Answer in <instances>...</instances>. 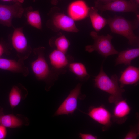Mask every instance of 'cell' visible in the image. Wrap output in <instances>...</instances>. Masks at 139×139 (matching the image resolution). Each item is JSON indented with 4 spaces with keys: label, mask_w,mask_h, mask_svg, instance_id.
Wrapping results in <instances>:
<instances>
[{
    "label": "cell",
    "mask_w": 139,
    "mask_h": 139,
    "mask_svg": "<svg viewBox=\"0 0 139 139\" xmlns=\"http://www.w3.org/2000/svg\"><path fill=\"white\" fill-rule=\"evenodd\" d=\"M94 80L96 87L110 95L108 99L110 103L115 104L123 99L122 95L125 90L119 85L117 76L115 74L109 77L105 72L102 65Z\"/></svg>",
    "instance_id": "1"
},
{
    "label": "cell",
    "mask_w": 139,
    "mask_h": 139,
    "mask_svg": "<svg viewBox=\"0 0 139 139\" xmlns=\"http://www.w3.org/2000/svg\"><path fill=\"white\" fill-rule=\"evenodd\" d=\"M107 20V24L112 32L125 37L128 40L130 45L139 46V37L135 34L133 31L136 27L131 22L118 16H115Z\"/></svg>",
    "instance_id": "2"
},
{
    "label": "cell",
    "mask_w": 139,
    "mask_h": 139,
    "mask_svg": "<svg viewBox=\"0 0 139 139\" xmlns=\"http://www.w3.org/2000/svg\"><path fill=\"white\" fill-rule=\"evenodd\" d=\"M49 19L47 26L53 31L60 30L67 32H77L79 31L75 21L68 15L60 12L58 8H53L48 13Z\"/></svg>",
    "instance_id": "3"
},
{
    "label": "cell",
    "mask_w": 139,
    "mask_h": 139,
    "mask_svg": "<svg viewBox=\"0 0 139 139\" xmlns=\"http://www.w3.org/2000/svg\"><path fill=\"white\" fill-rule=\"evenodd\" d=\"M90 35L94 42L93 45L85 47L86 51L90 53L96 51L105 57L119 53L112 44L111 40L113 38L112 36L109 34L106 36L99 35L93 31L90 32Z\"/></svg>",
    "instance_id": "4"
},
{
    "label": "cell",
    "mask_w": 139,
    "mask_h": 139,
    "mask_svg": "<svg viewBox=\"0 0 139 139\" xmlns=\"http://www.w3.org/2000/svg\"><path fill=\"white\" fill-rule=\"evenodd\" d=\"M95 7L102 12L108 10L116 12H132L138 16V4L135 0H115L106 3L97 0L95 3Z\"/></svg>",
    "instance_id": "5"
},
{
    "label": "cell",
    "mask_w": 139,
    "mask_h": 139,
    "mask_svg": "<svg viewBox=\"0 0 139 139\" xmlns=\"http://www.w3.org/2000/svg\"><path fill=\"white\" fill-rule=\"evenodd\" d=\"M12 45L16 51L19 59L24 60L27 59L32 51L28 45L23 31V27L14 28L11 37Z\"/></svg>",
    "instance_id": "6"
},
{
    "label": "cell",
    "mask_w": 139,
    "mask_h": 139,
    "mask_svg": "<svg viewBox=\"0 0 139 139\" xmlns=\"http://www.w3.org/2000/svg\"><path fill=\"white\" fill-rule=\"evenodd\" d=\"M45 49V48L43 47L34 49L33 52L37 57L31 64L32 69L36 77L39 80L46 79L50 73L49 66L44 57Z\"/></svg>",
    "instance_id": "7"
},
{
    "label": "cell",
    "mask_w": 139,
    "mask_h": 139,
    "mask_svg": "<svg viewBox=\"0 0 139 139\" xmlns=\"http://www.w3.org/2000/svg\"><path fill=\"white\" fill-rule=\"evenodd\" d=\"M24 11V8L20 3L11 5L0 4V23L5 26H13V19L21 18Z\"/></svg>",
    "instance_id": "8"
},
{
    "label": "cell",
    "mask_w": 139,
    "mask_h": 139,
    "mask_svg": "<svg viewBox=\"0 0 139 139\" xmlns=\"http://www.w3.org/2000/svg\"><path fill=\"white\" fill-rule=\"evenodd\" d=\"M81 85L78 84L60 105L54 115L58 116L73 114L77 109L78 100L81 93Z\"/></svg>",
    "instance_id": "9"
},
{
    "label": "cell",
    "mask_w": 139,
    "mask_h": 139,
    "mask_svg": "<svg viewBox=\"0 0 139 139\" xmlns=\"http://www.w3.org/2000/svg\"><path fill=\"white\" fill-rule=\"evenodd\" d=\"M86 114L94 120L105 128L109 127L111 124L112 115L103 105L90 107Z\"/></svg>",
    "instance_id": "10"
},
{
    "label": "cell",
    "mask_w": 139,
    "mask_h": 139,
    "mask_svg": "<svg viewBox=\"0 0 139 139\" xmlns=\"http://www.w3.org/2000/svg\"><path fill=\"white\" fill-rule=\"evenodd\" d=\"M90 8L83 0H76L71 3L67 8L68 16L74 21L89 16Z\"/></svg>",
    "instance_id": "11"
},
{
    "label": "cell",
    "mask_w": 139,
    "mask_h": 139,
    "mask_svg": "<svg viewBox=\"0 0 139 139\" xmlns=\"http://www.w3.org/2000/svg\"><path fill=\"white\" fill-rule=\"evenodd\" d=\"M112 115V119L116 123L122 124L127 119L131 108L125 99H121L115 103Z\"/></svg>",
    "instance_id": "12"
},
{
    "label": "cell",
    "mask_w": 139,
    "mask_h": 139,
    "mask_svg": "<svg viewBox=\"0 0 139 139\" xmlns=\"http://www.w3.org/2000/svg\"><path fill=\"white\" fill-rule=\"evenodd\" d=\"M23 61L19 59L17 61L0 57V69L20 73L26 76L29 71L28 68L24 65Z\"/></svg>",
    "instance_id": "13"
},
{
    "label": "cell",
    "mask_w": 139,
    "mask_h": 139,
    "mask_svg": "<svg viewBox=\"0 0 139 139\" xmlns=\"http://www.w3.org/2000/svg\"><path fill=\"white\" fill-rule=\"evenodd\" d=\"M29 124L28 119L23 115L4 114L0 115V124L6 128H16Z\"/></svg>",
    "instance_id": "14"
},
{
    "label": "cell",
    "mask_w": 139,
    "mask_h": 139,
    "mask_svg": "<svg viewBox=\"0 0 139 139\" xmlns=\"http://www.w3.org/2000/svg\"><path fill=\"white\" fill-rule=\"evenodd\" d=\"M139 80V68L129 66L123 72L118 81L122 88L126 85L135 84Z\"/></svg>",
    "instance_id": "15"
},
{
    "label": "cell",
    "mask_w": 139,
    "mask_h": 139,
    "mask_svg": "<svg viewBox=\"0 0 139 139\" xmlns=\"http://www.w3.org/2000/svg\"><path fill=\"white\" fill-rule=\"evenodd\" d=\"M27 94V89L22 85L19 84L12 87L8 96L11 107L13 109L18 106L22 100L26 98Z\"/></svg>",
    "instance_id": "16"
},
{
    "label": "cell",
    "mask_w": 139,
    "mask_h": 139,
    "mask_svg": "<svg viewBox=\"0 0 139 139\" xmlns=\"http://www.w3.org/2000/svg\"><path fill=\"white\" fill-rule=\"evenodd\" d=\"M118 54L115 65L123 64L126 65H129L132 60L139 56V48H137L127 49L121 51Z\"/></svg>",
    "instance_id": "17"
},
{
    "label": "cell",
    "mask_w": 139,
    "mask_h": 139,
    "mask_svg": "<svg viewBox=\"0 0 139 139\" xmlns=\"http://www.w3.org/2000/svg\"><path fill=\"white\" fill-rule=\"evenodd\" d=\"M23 14L28 24L37 29H42L41 19L38 10H33L31 7H27L24 8Z\"/></svg>",
    "instance_id": "18"
},
{
    "label": "cell",
    "mask_w": 139,
    "mask_h": 139,
    "mask_svg": "<svg viewBox=\"0 0 139 139\" xmlns=\"http://www.w3.org/2000/svg\"><path fill=\"white\" fill-rule=\"evenodd\" d=\"M49 58L52 65L57 70L62 69L68 64V60L65 53L57 49L54 50L50 53Z\"/></svg>",
    "instance_id": "19"
},
{
    "label": "cell",
    "mask_w": 139,
    "mask_h": 139,
    "mask_svg": "<svg viewBox=\"0 0 139 139\" xmlns=\"http://www.w3.org/2000/svg\"><path fill=\"white\" fill-rule=\"evenodd\" d=\"M98 9L95 7L90 8L89 16L92 27L96 31L101 30L107 24V19L98 13Z\"/></svg>",
    "instance_id": "20"
},
{
    "label": "cell",
    "mask_w": 139,
    "mask_h": 139,
    "mask_svg": "<svg viewBox=\"0 0 139 139\" xmlns=\"http://www.w3.org/2000/svg\"><path fill=\"white\" fill-rule=\"evenodd\" d=\"M49 43L51 46H55L57 49L65 53L67 51L70 45L69 40L64 35H62L51 38Z\"/></svg>",
    "instance_id": "21"
},
{
    "label": "cell",
    "mask_w": 139,
    "mask_h": 139,
    "mask_svg": "<svg viewBox=\"0 0 139 139\" xmlns=\"http://www.w3.org/2000/svg\"><path fill=\"white\" fill-rule=\"evenodd\" d=\"M70 70L77 77L82 80H86L89 77L86 68L83 64L79 62L70 64L69 66Z\"/></svg>",
    "instance_id": "22"
},
{
    "label": "cell",
    "mask_w": 139,
    "mask_h": 139,
    "mask_svg": "<svg viewBox=\"0 0 139 139\" xmlns=\"http://www.w3.org/2000/svg\"><path fill=\"white\" fill-rule=\"evenodd\" d=\"M138 126L132 127L124 137V139H136L139 135Z\"/></svg>",
    "instance_id": "23"
},
{
    "label": "cell",
    "mask_w": 139,
    "mask_h": 139,
    "mask_svg": "<svg viewBox=\"0 0 139 139\" xmlns=\"http://www.w3.org/2000/svg\"><path fill=\"white\" fill-rule=\"evenodd\" d=\"M79 137L82 139H97V137L91 134L80 133Z\"/></svg>",
    "instance_id": "24"
},
{
    "label": "cell",
    "mask_w": 139,
    "mask_h": 139,
    "mask_svg": "<svg viewBox=\"0 0 139 139\" xmlns=\"http://www.w3.org/2000/svg\"><path fill=\"white\" fill-rule=\"evenodd\" d=\"M7 134L6 128L0 124V139H4L5 138Z\"/></svg>",
    "instance_id": "25"
},
{
    "label": "cell",
    "mask_w": 139,
    "mask_h": 139,
    "mask_svg": "<svg viewBox=\"0 0 139 139\" xmlns=\"http://www.w3.org/2000/svg\"><path fill=\"white\" fill-rule=\"evenodd\" d=\"M6 50L4 45L0 42V57L4 53Z\"/></svg>",
    "instance_id": "26"
},
{
    "label": "cell",
    "mask_w": 139,
    "mask_h": 139,
    "mask_svg": "<svg viewBox=\"0 0 139 139\" xmlns=\"http://www.w3.org/2000/svg\"><path fill=\"white\" fill-rule=\"evenodd\" d=\"M4 1H13L15 3H23L24 0H2Z\"/></svg>",
    "instance_id": "27"
},
{
    "label": "cell",
    "mask_w": 139,
    "mask_h": 139,
    "mask_svg": "<svg viewBox=\"0 0 139 139\" xmlns=\"http://www.w3.org/2000/svg\"><path fill=\"white\" fill-rule=\"evenodd\" d=\"M115 0H97L103 3H106L111 2Z\"/></svg>",
    "instance_id": "28"
},
{
    "label": "cell",
    "mask_w": 139,
    "mask_h": 139,
    "mask_svg": "<svg viewBox=\"0 0 139 139\" xmlns=\"http://www.w3.org/2000/svg\"><path fill=\"white\" fill-rule=\"evenodd\" d=\"M58 0H51V4L54 5H56L58 2Z\"/></svg>",
    "instance_id": "29"
},
{
    "label": "cell",
    "mask_w": 139,
    "mask_h": 139,
    "mask_svg": "<svg viewBox=\"0 0 139 139\" xmlns=\"http://www.w3.org/2000/svg\"><path fill=\"white\" fill-rule=\"evenodd\" d=\"M4 114L3 112V109L2 108L0 107V115Z\"/></svg>",
    "instance_id": "30"
},
{
    "label": "cell",
    "mask_w": 139,
    "mask_h": 139,
    "mask_svg": "<svg viewBox=\"0 0 139 139\" xmlns=\"http://www.w3.org/2000/svg\"><path fill=\"white\" fill-rule=\"evenodd\" d=\"M135 1L137 3L139 4V0H135Z\"/></svg>",
    "instance_id": "31"
},
{
    "label": "cell",
    "mask_w": 139,
    "mask_h": 139,
    "mask_svg": "<svg viewBox=\"0 0 139 139\" xmlns=\"http://www.w3.org/2000/svg\"><path fill=\"white\" fill-rule=\"evenodd\" d=\"M34 2H35L36 0H33Z\"/></svg>",
    "instance_id": "32"
}]
</instances>
